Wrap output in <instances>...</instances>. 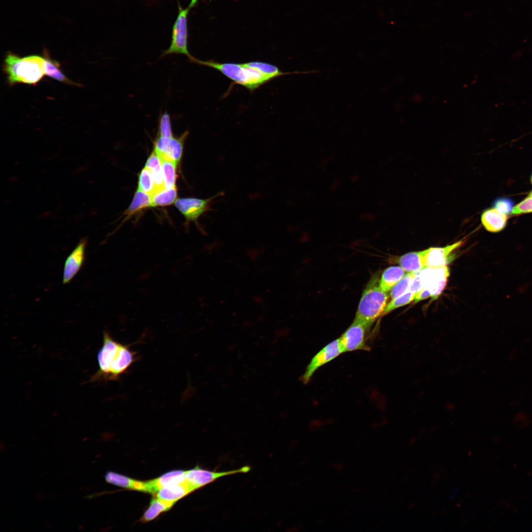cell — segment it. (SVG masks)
Segmentation results:
<instances>
[{
    "instance_id": "1",
    "label": "cell",
    "mask_w": 532,
    "mask_h": 532,
    "mask_svg": "<svg viewBox=\"0 0 532 532\" xmlns=\"http://www.w3.org/2000/svg\"><path fill=\"white\" fill-rule=\"evenodd\" d=\"M136 355L129 345L116 341L104 331L102 345L97 354L99 368L90 381L118 380L135 361Z\"/></svg>"
},
{
    "instance_id": "14",
    "label": "cell",
    "mask_w": 532,
    "mask_h": 532,
    "mask_svg": "<svg viewBox=\"0 0 532 532\" xmlns=\"http://www.w3.org/2000/svg\"><path fill=\"white\" fill-rule=\"evenodd\" d=\"M428 249L406 253L397 260V262L406 272L417 273L427 268L426 256Z\"/></svg>"
},
{
    "instance_id": "2",
    "label": "cell",
    "mask_w": 532,
    "mask_h": 532,
    "mask_svg": "<svg viewBox=\"0 0 532 532\" xmlns=\"http://www.w3.org/2000/svg\"><path fill=\"white\" fill-rule=\"evenodd\" d=\"M4 70L11 85L23 83L34 85L45 75L44 58L36 55L20 57L9 53L4 60Z\"/></svg>"
},
{
    "instance_id": "35",
    "label": "cell",
    "mask_w": 532,
    "mask_h": 532,
    "mask_svg": "<svg viewBox=\"0 0 532 532\" xmlns=\"http://www.w3.org/2000/svg\"><path fill=\"white\" fill-rule=\"evenodd\" d=\"M198 1V0H191L188 7L191 9L197 4Z\"/></svg>"
},
{
    "instance_id": "9",
    "label": "cell",
    "mask_w": 532,
    "mask_h": 532,
    "mask_svg": "<svg viewBox=\"0 0 532 532\" xmlns=\"http://www.w3.org/2000/svg\"><path fill=\"white\" fill-rule=\"evenodd\" d=\"M419 274L423 288L428 289L432 299H436L444 290L447 278L449 275V269L446 266L427 268Z\"/></svg>"
},
{
    "instance_id": "20",
    "label": "cell",
    "mask_w": 532,
    "mask_h": 532,
    "mask_svg": "<svg viewBox=\"0 0 532 532\" xmlns=\"http://www.w3.org/2000/svg\"><path fill=\"white\" fill-rule=\"evenodd\" d=\"M188 134V132L186 131L179 137L173 136L171 138L165 153L160 158L166 159L176 163L179 162L182 156L184 142Z\"/></svg>"
},
{
    "instance_id": "29",
    "label": "cell",
    "mask_w": 532,
    "mask_h": 532,
    "mask_svg": "<svg viewBox=\"0 0 532 532\" xmlns=\"http://www.w3.org/2000/svg\"><path fill=\"white\" fill-rule=\"evenodd\" d=\"M415 295L416 293L408 291L396 298L392 299L391 301L386 305L382 316L410 303L414 300Z\"/></svg>"
},
{
    "instance_id": "21",
    "label": "cell",
    "mask_w": 532,
    "mask_h": 532,
    "mask_svg": "<svg viewBox=\"0 0 532 532\" xmlns=\"http://www.w3.org/2000/svg\"><path fill=\"white\" fill-rule=\"evenodd\" d=\"M45 74L59 82L70 85L76 84L69 79L60 69V64L55 60L44 57Z\"/></svg>"
},
{
    "instance_id": "3",
    "label": "cell",
    "mask_w": 532,
    "mask_h": 532,
    "mask_svg": "<svg viewBox=\"0 0 532 532\" xmlns=\"http://www.w3.org/2000/svg\"><path fill=\"white\" fill-rule=\"evenodd\" d=\"M379 279L373 276L363 292L355 319L370 327L387 304L389 297L379 286Z\"/></svg>"
},
{
    "instance_id": "22",
    "label": "cell",
    "mask_w": 532,
    "mask_h": 532,
    "mask_svg": "<svg viewBox=\"0 0 532 532\" xmlns=\"http://www.w3.org/2000/svg\"><path fill=\"white\" fill-rule=\"evenodd\" d=\"M174 503L165 501L157 497L153 498L143 515L142 520L146 522L152 520L161 513L169 510Z\"/></svg>"
},
{
    "instance_id": "12",
    "label": "cell",
    "mask_w": 532,
    "mask_h": 532,
    "mask_svg": "<svg viewBox=\"0 0 532 532\" xmlns=\"http://www.w3.org/2000/svg\"><path fill=\"white\" fill-rule=\"evenodd\" d=\"M463 243L460 240L451 245L442 247H430L426 256L427 268H434L446 266L451 253Z\"/></svg>"
},
{
    "instance_id": "7",
    "label": "cell",
    "mask_w": 532,
    "mask_h": 532,
    "mask_svg": "<svg viewBox=\"0 0 532 532\" xmlns=\"http://www.w3.org/2000/svg\"><path fill=\"white\" fill-rule=\"evenodd\" d=\"M343 353L339 338L324 346L311 359L301 377L302 382L305 384H307L314 373L320 367L334 360Z\"/></svg>"
},
{
    "instance_id": "26",
    "label": "cell",
    "mask_w": 532,
    "mask_h": 532,
    "mask_svg": "<svg viewBox=\"0 0 532 532\" xmlns=\"http://www.w3.org/2000/svg\"><path fill=\"white\" fill-rule=\"evenodd\" d=\"M416 274L417 273L407 272L390 291L391 299L396 298L408 292Z\"/></svg>"
},
{
    "instance_id": "33",
    "label": "cell",
    "mask_w": 532,
    "mask_h": 532,
    "mask_svg": "<svg viewBox=\"0 0 532 532\" xmlns=\"http://www.w3.org/2000/svg\"><path fill=\"white\" fill-rule=\"evenodd\" d=\"M417 273L418 272L413 279L408 291L415 293H417L424 288L420 276Z\"/></svg>"
},
{
    "instance_id": "36",
    "label": "cell",
    "mask_w": 532,
    "mask_h": 532,
    "mask_svg": "<svg viewBox=\"0 0 532 532\" xmlns=\"http://www.w3.org/2000/svg\"><path fill=\"white\" fill-rule=\"evenodd\" d=\"M531 181H532V177H531Z\"/></svg>"
},
{
    "instance_id": "34",
    "label": "cell",
    "mask_w": 532,
    "mask_h": 532,
    "mask_svg": "<svg viewBox=\"0 0 532 532\" xmlns=\"http://www.w3.org/2000/svg\"><path fill=\"white\" fill-rule=\"evenodd\" d=\"M429 297H431V294L430 292L428 289L424 288L421 290L416 293L414 299L415 303L419 302L422 300L427 299Z\"/></svg>"
},
{
    "instance_id": "24",
    "label": "cell",
    "mask_w": 532,
    "mask_h": 532,
    "mask_svg": "<svg viewBox=\"0 0 532 532\" xmlns=\"http://www.w3.org/2000/svg\"><path fill=\"white\" fill-rule=\"evenodd\" d=\"M161 160L164 176L165 188H175L176 169L177 163L165 158L161 159Z\"/></svg>"
},
{
    "instance_id": "30",
    "label": "cell",
    "mask_w": 532,
    "mask_h": 532,
    "mask_svg": "<svg viewBox=\"0 0 532 532\" xmlns=\"http://www.w3.org/2000/svg\"><path fill=\"white\" fill-rule=\"evenodd\" d=\"M158 136L161 137H173L171 119L169 114L165 112L161 115L158 125Z\"/></svg>"
},
{
    "instance_id": "13",
    "label": "cell",
    "mask_w": 532,
    "mask_h": 532,
    "mask_svg": "<svg viewBox=\"0 0 532 532\" xmlns=\"http://www.w3.org/2000/svg\"><path fill=\"white\" fill-rule=\"evenodd\" d=\"M185 471L180 470H173L156 479L144 481V492L156 494L159 490L166 486L185 481Z\"/></svg>"
},
{
    "instance_id": "31",
    "label": "cell",
    "mask_w": 532,
    "mask_h": 532,
    "mask_svg": "<svg viewBox=\"0 0 532 532\" xmlns=\"http://www.w3.org/2000/svg\"><path fill=\"white\" fill-rule=\"evenodd\" d=\"M513 205V200L506 197L498 198L493 203V208L506 215L512 213Z\"/></svg>"
},
{
    "instance_id": "6",
    "label": "cell",
    "mask_w": 532,
    "mask_h": 532,
    "mask_svg": "<svg viewBox=\"0 0 532 532\" xmlns=\"http://www.w3.org/2000/svg\"><path fill=\"white\" fill-rule=\"evenodd\" d=\"M370 327L354 319L352 324L339 338L343 353L354 351H369L366 343V332Z\"/></svg>"
},
{
    "instance_id": "18",
    "label": "cell",
    "mask_w": 532,
    "mask_h": 532,
    "mask_svg": "<svg viewBox=\"0 0 532 532\" xmlns=\"http://www.w3.org/2000/svg\"><path fill=\"white\" fill-rule=\"evenodd\" d=\"M400 266H391L386 268L379 279V286L385 292H388L406 273Z\"/></svg>"
},
{
    "instance_id": "5",
    "label": "cell",
    "mask_w": 532,
    "mask_h": 532,
    "mask_svg": "<svg viewBox=\"0 0 532 532\" xmlns=\"http://www.w3.org/2000/svg\"><path fill=\"white\" fill-rule=\"evenodd\" d=\"M190 8H183L178 4V13L172 29L171 40L169 47L163 54V56L172 54H183L189 59L193 56L188 49L187 17Z\"/></svg>"
},
{
    "instance_id": "10",
    "label": "cell",
    "mask_w": 532,
    "mask_h": 532,
    "mask_svg": "<svg viewBox=\"0 0 532 532\" xmlns=\"http://www.w3.org/2000/svg\"><path fill=\"white\" fill-rule=\"evenodd\" d=\"M87 244V238H82L67 257L64 266V284L69 283L82 268L85 260Z\"/></svg>"
},
{
    "instance_id": "27",
    "label": "cell",
    "mask_w": 532,
    "mask_h": 532,
    "mask_svg": "<svg viewBox=\"0 0 532 532\" xmlns=\"http://www.w3.org/2000/svg\"><path fill=\"white\" fill-rule=\"evenodd\" d=\"M138 189L151 196L156 192L155 185L150 170L145 167L139 175Z\"/></svg>"
},
{
    "instance_id": "25",
    "label": "cell",
    "mask_w": 532,
    "mask_h": 532,
    "mask_svg": "<svg viewBox=\"0 0 532 532\" xmlns=\"http://www.w3.org/2000/svg\"><path fill=\"white\" fill-rule=\"evenodd\" d=\"M177 197L175 188L165 189L152 196V206H165L172 204Z\"/></svg>"
},
{
    "instance_id": "28",
    "label": "cell",
    "mask_w": 532,
    "mask_h": 532,
    "mask_svg": "<svg viewBox=\"0 0 532 532\" xmlns=\"http://www.w3.org/2000/svg\"><path fill=\"white\" fill-rule=\"evenodd\" d=\"M105 478L106 481L110 484L133 490H134L136 481L130 477L112 471L107 472Z\"/></svg>"
},
{
    "instance_id": "32",
    "label": "cell",
    "mask_w": 532,
    "mask_h": 532,
    "mask_svg": "<svg viewBox=\"0 0 532 532\" xmlns=\"http://www.w3.org/2000/svg\"><path fill=\"white\" fill-rule=\"evenodd\" d=\"M532 212V195H530L513 207L512 213L515 215Z\"/></svg>"
},
{
    "instance_id": "11",
    "label": "cell",
    "mask_w": 532,
    "mask_h": 532,
    "mask_svg": "<svg viewBox=\"0 0 532 532\" xmlns=\"http://www.w3.org/2000/svg\"><path fill=\"white\" fill-rule=\"evenodd\" d=\"M222 194L218 193L206 199L183 198L176 200L175 205L188 221H196L204 212L209 209L212 200Z\"/></svg>"
},
{
    "instance_id": "15",
    "label": "cell",
    "mask_w": 532,
    "mask_h": 532,
    "mask_svg": "<svg viewBox=\"0 0 532 532\" xmlns=\"http://www.w3.org/2000/svg\"><path fill=\"white\" fill-rule=\"evenodd\" d=\"M195 491L186 481L164 487L156 493V497L165 501H176Z\"/></svg>"
},
{
    "instance_id": "19",
    "label": "cell",
    "mask_w": 532,
    "mask_h": 532,
    "mask_svg": "<svg viewBox=\"0 0 532 532\" xmlns=\"http://www.w3.org/2000/svg\"><path fill=\"white\" fill-rule=\"evenodd\" d=\"M145 167L148 168L151 172L156 187L155 193L165 189L161 160L154 151L148 159Z\"/></svg>"
},
{
    "instance_id": "16",
    "label": "cell",
    "mask_w": 532,
    "mask_h": 532,
    "mask_svg": "<svg viewBox=\"0 0 532 532\" xmlns=\"http://www.w3.org/2000/svg\"><path fill=\"white\" fill-rule=\"evenodd\" d=\"M507 220V215L494 208L486 209L481 216L483 226L487 231L492 233L502 231L506 225Z\"/></svg>"
},
{
    "instance_id": "23",
    "label": "cell",
    "mask_w": 532,
    "mask_h": 532,
    "mask_svg": "<svg viewBox=\"0 0 532 532\" xmlns=\"http://www.w3.org/2000/svg\"><path fill=\"white\" fill-rule=\"evenodd\" d=\"M151 202L152 196L138 189L130 205L126 211V214L130 215L142 208L150 206Z\"/></svg>"
},
{
    "instance_id": "4",
    "label": "cell",
    "mask_w": 532,
    "mask_h": 532,
    "mask_svg": "<svg viewBox=\"0 0 532 532\" xmlns=\"http://www.w3.org/2000/svg\"><path fill=\"white\" fill-rule=\"evenodd\" d=\"M190 60L215 69L235 83L251 91L255 90L270 80L258 71L247 66L244 63H220L213 61H200L193 57Z\"/></svg>"
},
{
    "instance_id": "8",
    "label": "cell",
    "mask_w": 532,
    "mask_h": 532,
    "mask_svg": "<svg viewBox=\"0 0 532 532\" xmlns=\"http://www.w3.org/2000/svg\"><path fill=\"white\" fill-rule=\"evenodd\" d=\"M250 470V467L249 466L225 471H210L197 466L185 471V479L187 483L195 490L221 477L236 473H247Z\"/></svg>"
},
{
    "instance_id": "17",
    "label": "cell",
    "mask_w": 532,
    "mask_h": 532,
    "mask_svg": "<svg viewBox=\"0 0 532 532\" xmlns=\"http://www.w3.org/2000/svg\"><path fill=\"white\" fill-rule=\"evenodd\" d=\"M248 67L255 69L268 78L270 80L284 74L291 73H310L319 72L318 70L306 71H295L294 72L284 73L281 71L276 66L263 62L253 61L244 63Z\"/></svg>"
}]
</instances>
